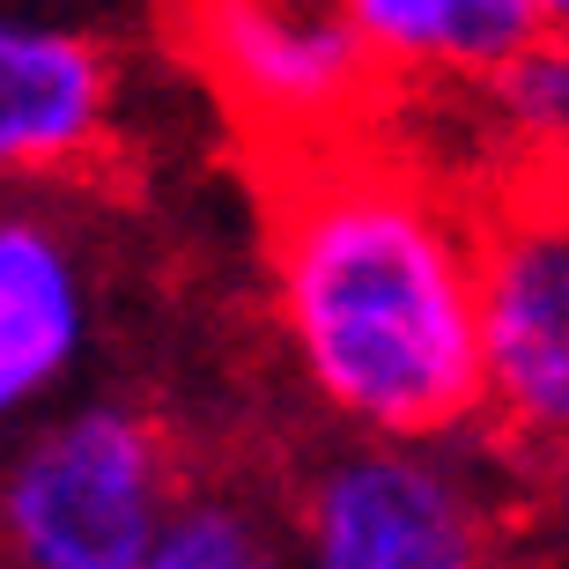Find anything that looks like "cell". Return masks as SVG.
Returning <instances> with one entry per match:
<instances>
[{"mask_svg": "<svg viewBox=\"0 0 569 569\" xmlns=\"http://www.w3.org/2000/svg\"><path fill=\"white\" fill-rule=\"evenodd\" d=\"M267 311L340 437H481L473 214L385 141L267 170Z\"/></svg>", "mask_w": 569, "mask_h": 569, "instance_id": "1", "label": "cell"}, {"mask_svg": "<svg viewBox=\"0 0 569 569\" xmlns=\"http://www.w3.org/2000/svg\"><path fill=\"white\" fill-rule=\"evenodd\" d=\"M186 488V443L156 407L74 392L0 443V569H141Z\"/></svg>", "mask_w": 569, "mask_h": 569, "instance_id": "2", "label": "cell"}, {"mask_svg": "<svg viewBox=\"0 0 569 569\" xmlns=\"http://www.w3.org/2000/svg\"><path fill=\"white\" fill-rule=\"evenodd\" d=\"M281 510V569H496L503 503L488 443L333 437L296 466Z\"/></svg>", "mask_w": 569, "mask_h": 569, "instance_id": "3", "label": "cell"}, {"mask_svg": "<svg viewBox=\"0 0 569 569\" xmlns=\"http://www.w3.org/2000/svg\"><path fill=\"white\" fill-rule=\"evenodd\" d=\"M163 22L178 60L267 170L370 141L392 104L333 0H170Z\"/></svg>", "mask_w": 569, "mask_h": 569, "instance_id": "4", "label": "cell"}, {"mask_svg": "<svg viewBox=\"0 0 569 569\" xmlns=\"http://www.w3.org/2000/svg\"><path fill=\"white\" fill-rule=\"evenodd\" d=\"M473 348L496 451L569 466V200L540 178L473 214Z\"/></svg>", "mask_w": 569, "mask_h": 569, "instance_id": "5", "label": "cell"}, {"mask_svg": "<svg viewBox=\"0 0 569 569\" xmlns=\"http://www.w3.org/2000/svg\"><path fill=\"white\" fill-rule=\"evenodd\" d=\"M127 60L111 30L0 8V200L82 186L119 156Z\"/></svg>", "mask_w": 569, "mask_h": 569, "instance_id": "6", "label": "cell"}, {"mask_svg": "<svg viewBox=\"0 0 569 569\" xmlns=\"http://www.w3.org/2000/svg\"><path fill=\"white\" fill-rule=\"evenodd\" d=\"M97 318L82 230L44 200H0V443L82 392Z\"/></svg>", "mask_w": 569, "mask_h": 569, "instance_id": "7", "label": "cell"}, {"mask_svg": "<svg viewBox=\"0 0 569 569\" xmlns=\"http://www.w3.org/2000/svg\"><path fill=\"white\" fill-rule=\"evenodd\" d=\"M392 97H481L532 38L526 0H333Z\"/></svg>", "mask_w": 569, "mask_h": 569, "instance_id": "8", "label": "cell"}, {"mask_svg": "<svg viewBox=\"0 0 569 569\" xmlns=\"http://www.w3.org/2000/svg\"><path fill=\"white\" fill-rule=\"evenodd\" d=\"M141 569H281V510L252 481H192Z\"/></svg>", "mask_w": 569, "mask_h": 569, "instance_id": "9", "label": "cell"}, {"mask_svg": "<svg viewBox=\"0 0 569 569\" xmlns=\"http://www.w3.org/2000/svg\"><path fill=\"white\" fill-rule=\"evenodd\" d=\"M488 119L526 170H548L569 156V30H540L518 60L481 89Z\"/></svg>", "mask_w": 569, "mask_h": 569, "instance_id": "10", "label": "cell"}, {"mask_svg": "<svg viewBox=\"0 0 569 569\" xmlns=\"http://www.w3.org/2000/svg\"><path fill=\"white\" fill-rule=\"evenodd\" d=\"M0 8H16V16H44V22H89V30H119L127 8L141 0H0Z\"/></svg>", "mask_w": 569, "mask_h": 569, "instance_id": "11", "label": "cell"}, {"mask_svg": "<svg viewBox=\"0 0 569 569\" xmlns=\"http://www.w3.org/2000/svg\"><path fill=\"white\" fill-rule=\"evenodd\" d=\"M540 30H569V0H526Z\"/></svg>", "mask_w": 569, "mask_h": 569, "instance_id": "12", "label": "cell"}, {"mask_svg": "<svg viewBox=\"0 0 569 569\" xmlns=\"http://www.w3.org/2000/svg\"><path fill=\"white\" fill-rule=\"evenodd\" d=\"M526 178H540L555 200H569V156H562V163H548V170H526Z\"/></svg>", "mask_w": 569, "mask_h": 569, "instance_id": "13", "label": "cell"}]
</instances>
